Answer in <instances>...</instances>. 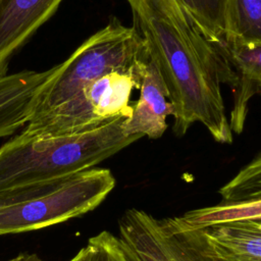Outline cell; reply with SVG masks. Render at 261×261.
Segmentation results:
<instances>
[{
    "label": "cell",
    "instance_id": "2",
    "mask_svg": "<svg viewBox=\"0 0 261 261\" xmlns=\"http://www.w3.org/2000/svg\"><path fill=\"white\" fill-rule=\"evenodd\" d=\"M117 116L76 133L21 132L0 147V192L93 168L142 138L127 136Z\"/></svg>",
    "mask_w": 261,
    "mask_h": 261
},
{
    "label": "cell",
    "instance_id": "10",
    "mask_svg": "<svg viewBox=\"0 0 261 261\" xmlns=\"http://www.w3.org/2000/svg\"><path fill=\"white\" fill-rule=\"evenodd\" d=\"M139 90V99L133 104L132 114L122 122L123 133L158 139L166 130V118L172 116L173 108L164 82L151 60L144 70Z\"/></svg>",
    "mask_w": 261,
    "mask_h": 261
},
{
    "label": "cell",
    "instance_id": "16",
    "mask_svg": "<svg viewBox=\"0 0 261 261\" xmlns=\"http://www.w3.org/2000/svg\"><path fill=\"white\" fill-rule=\"evenodd\" d=\"M69 261H87V248H82Z\"/></svg>",
    "mask_w": 261,
    "mask_h": 261
},
{
    "label": "cell",
    "instance_id": "5",
    "mask_svg": "<svg viewBox=\"0 0 261 261\" xmlns=\"http://www.w3.org/2000/svg\"><path fill=\"white\" fill-rule=\"evenodd\" d=\"M149 60L116 69L84 86L65 103L31 120L23 132L34 135L69 134L95 126L107 119L132 114L130 96L141 86Z\"/></svg>",
    "mask_w": 261,
    "mask_h": 261
},
{
    "label": "cell",
    "instance_id": "12",
    "mask_svg": "<svg viewBox=\"0 0 261 261\" xmlns=\"http://www.w3.org/2000/svg\"><path fill=\"white\" fill-rule=\"evenodd\" d=\"M222 40L261 44V0H227Z\"/></svg>",
    "mask_w": 261,
    "mask_h": 261
},
{
    "label": "cell",
    "instance_id": "8",
    "mask_svg": "<svg viewBox=\"0 0 261 261\" xmlns=\"http://www.w3.org/2000/svg\"><path fill=\"white\" fill-rule=\"evenodd\" d=\"M58 66L44 71L22 70L0 77V138L25 126L40 93L55 75Z\"/></svg>",
    "mask_w": 261,
    "mask_h": 261
},
{
    "label": "cell",
    "instance_id": "9",
    "mask_svg": "<svg viewBox=\"0 0 261 261\" xmlns=\"http://www.w3.org/2000/svg\"><path fill=\"white\" fill-rule=\"evenodd\" d=\"M62 0H0V77L14 52L56 11Z\"/></svg>",
    "mask_w": 261,
    "mask_h": 261
},
{
    "label": "cell",
    "instance_id": "1",
    "mask_svg": "<svg viewBox=\"0 0 261 261\" xmlns=\"http://www.w3.org/2000/svg\"><path fill=\"white\" fill-rule=\"evenodd\" d=\"M134 27L145 41L173 108L172 130L184 136L202 123L214 141L231 144L220 84L222 63L214 46L194 22L180 0H126Z\"/></svg>",
    "mask_w": 261,
    "mask_h": 261
},
{
    "label": "cell",
    "instance_id": "14",
    "mask_svg": "<svg viewBox=\"0 0 261 261\" xmlns=\"http://www.w3.org/2000/svg\"><path fill=\"white\" fill-rule=\"evenodd\" d=\"M218 194L220 203L261 200V151L223 185Z\"/></svg>",
    "mask_w": 261,
    "mask_h": 261
},
{
    "label": "cell",
    "instance_id": "6",
    "mask_svg": "<svg viewBox=\"0 0 261 261\" xmlns=\"http://www.w3.org/2000/svg\"><path fill=\"white\" fill-rule=\"evenodd\" d=\"M118 229L139 261H225L209 243L204 228L190 227L178 216L156 218L130 208L120 217Z\"/></svg>",
    "mask_w": 261,
    "mask_h": 261
},
{
    "label": "cell",
    "instance_id": "11",
    "mask_svg": "<svg viewBox=\"0 0 261 261\" xmlns=\"http://www.w3.org/2000/svg\"><path fill=\"white\" fill-rule=\"evenodd\" d=\"M203 228L209 243L225 261H261V218Z\"/></svg>",
    "mask_w": 261,
    "mask_h": 261
},
{
    "label": "cell",
    "instance_id": "7",
    "mask_svg": "<svg viewBox=\"0 0 261 261\" xmlns=\"http://www.w3.org/2000/svg\"><path fill=\"white\" fill-rule=\"evenodd\" d=\"M222 63L223 83L233 90L230 127L240 135L245 125L248 103L261 95V44H245L222 40L213 45Z\"/></svg>",
    "mask_w": 261,
    "mask_h": 261
},
{
    "label": "cell",
    "instance_id": "13",
    "mask_svg": "<svg viewBox=\"0 0 261 261\" xmlns=\"http://www.w3.org/2000/svg\"><path fill=\"white\" fill-rule=\"evenodd\" d=\"M190 227H207L238 220L261 218V200L241 203H219L197 208L178 216Z\"/></svg>",
    "mask_w": 261,
    "mask_h": 261
},
{
    "label": "cell",
    "instance_id": "4",
    "mask_svg": "<svg viewBox=\"0 0 261 261\" xmlns=\"http://www.w3.org/2000/svg\"><path fill=\"white\" fill-rule=\"evenodd\" d=\"M144 39L133 27L117 18L89 37L62 63L39 95L31 120L65 103L87 84L105 73L149 60Z\"/></svg>",
    "mask_w": 261,
    "mask_h": 261
},
{
    "label": "cell",
    "instance_id": "3",
    "mask_svg": "<svg viewBox=\"0 0 261 261\" xmlns=\"http://www.w3.org/2000/svg\"><path fill=\"white\" fill-rule=\"evenodd\" d=\"M115 187L106 168H89L0 192V236L36 230L97 208Z\"/></svg>",
    "mask_w": 261,
    "mask_h": 261
},
{
    "label": "cell",
    "instance_id": "15",
    "mask_svg": "<svg viewBox=\"0 0 261 261\" xmlns=\"http://www.w3.org/2000/svg\"><path fill=\"white\" fill-rule=\"evenodd\" d=\"M226 3L227 0H187L194 22L212 45L223 39Z\"/></svg>",
    "mask_w": 261,
    "mask_h": 261
},
{
    "label": "cell",
    "instance_id": "17",
    "mask_svg": "<svg viewBox=\"0 0 261 261\" xmlns=\"http://www.w3.org/2000/svg\"><path fill=\"white\" fill-rule=\"evenodd\" d=\"M180 1L185 4V6H186V7H187V9H188V6H187V0H180Z\"/></svg>",
    "mask_w": 261,
    "mask_h": 261
}]
</instances>
